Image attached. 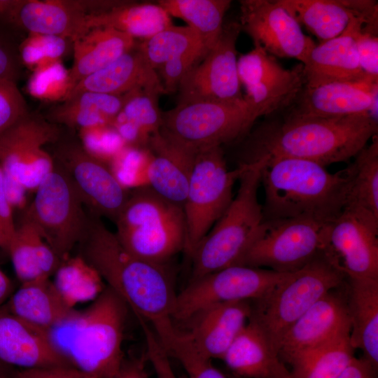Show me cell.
<instances>
[{
  "label": "cell",
  "mask_w": 378,
  "mask_h": 378,
  "mask_svg": "<svg viewBox=\"0 0 378 378\" xmlns=\"http://www.w3.org/2000/svg\"><path fill=\"white\" fill-rule=\"evenodd\" d=\"M34 72L28 85L31 94L53 102L65 97L69 92L68 70L59 62L39 67Z\"/></svg>",
  "instance_id": "ee69618b"
},
{
  "label": "cell",
  "mask_w": 378,
  "mask_h": 378,
  "mask_svg": "<svg viewBox=\"0 0 378 378\" xmlns=\"http://www.w3.org/2000/svg\"><path fill=\"white\" fill-rule=\"evenodd\" d=\"M345 279L344 274L322 252L254 300L249 320L278 352L291 326L324 295L341 286Z\"/></svg>",
  "instance_id": "52a82bcc"
},
{
  "label": "cell",
  "mask_w": 378,
  "mask_h": 378,
  "mask_svg": "<svg viewBox=\"0 0 378 378\" xmlns=\"http://www.w3.org/2000/svg\"><path fill=\"white\" fill-rule=\"evenodd\" d=\"M164 349L183 366L188 378H226L195 346L186 330L178 328L173 320L151 327Z\"/></svg>",
  "instance_id": "f35d334b"
},
{
  "label": "cell",
  "mask_w": 378,
  "mask_h": 378,
  "mask_svg": "<svg viewBox=\"0 0 378 378\" xmlns=\"http://www.w3.org/2000/svg\"><path fill=\"white\" fill-rule=\"evenodd\" d=\"M205 56L196 51L171 59L155 71L164 93L178 91L179 85L188 73Z\"/></svg>",
  "instance_id": "bcb514c9"
},
{
  "label": "cell",
  "mask_w": 378,
  "mask_h": 378,
  "mask_svg": "<svg viewBox=\"0 0 378 378\" xmlns=\"http://www.w3.org/2000/svg\"><path fill=\"white\" fill-rule=\"evenodd\" d=\"M263 160L241 164L237 195L190 256L191 279L234 265L250 246L264 220L258 200Z\"/></svg>",
  "instance_id": "8992f818"
},
{
  "label": "cell",
  "mask_w": 378,
  "mask_h": 378,
  "mask_svg": "<svg viewBox=\"0 0 378 378\" xmlns=\"http://www.w3.org/2000/svg\"><path fill=\"white\" fill-rule=\"evenodd\" d=\"M237 70L244 98L260 116L293 104L305 85L302 63L285 69L258 46L239 57Z\"/></svg>",
  "instance_id": "2e32d148"
},
{
  "label": "cell",
  "mask_w": 378,
  "mask_h": 378,
  "mask_svg": "<svg viewBox=\"0 0 378 378\" xmlns=\"http://www.w3.org/2000/svg\"><path fill=\"white\" fill-rule=\"evenodd\" d=\"M15 370L13 367L8 365L0 361V374L13 377Z\"/></svg>",
  "instance_id": "9f6ffc18"
},
{
  "label": "cell",
  "mask_w": 378,
  "mask_h": 378,
  "mask_svg": "<svg viewBox=\"0 0 378 378\" xmlns=\"http://www.w3.org/2000/svg\"><path fill=\"white\" fill-rule=\"evenodd\" d=\"M6 251L21 284L50 278L61 262L35 226L23 216L15 223Z\"/></svg>",
  "instance_id": "836d02e7"
},
{
  "label": "cell",
  "mask_w": 378,
  "mask_h": 378,
  "mask_svg": "<svg viewBox=\"0 0 378 378\" xmlns=\"http://www.w3.org/2000/svg\"><path fill=\"white\" fill-rule=\"evenodd\" d=\"M354 158L346 167L349 181L345 206L358 207L378 218L377 134Z\"/></svg>",
  "instance_id": "74e56055"
},
{
  "label": "cell",
  "mask_w": 378,
  "mask_h": 378,
  "mask_svg": "<svg viewBox=\"0 0 378 378\" xmlns=\"http://www.w3.org/2000/svg\"><path fill=\"white\" fill-rule=\"evenodd\" d=\"M171 25L170 16L158 3L120 1L106 10L87 14L82 34L92 28L110 27L146 40Z\"/></svg>",
  "instance_id": "d6a6232c"
},
{
  "label": "cell",
  "mask_w": 378,
  "mask_h": 378,
  "mask_svg": "<svg viewBox=\"0 0 378 378\" xmlns=\"http://www.w3.org/2000/svg\"><path fill=\"white\" fill-rule=\"evenodd\" d=\"M13 378H94L74 367H50L20 369Z\"/></svg>",
  "instance_id": "681fc988"
},
{
  "label": "cell",
  "mask_w": 378,
  "mask_h": 378,
  "mask_svg": "<svg viewBox=\"0 0 378 378\" xmlns=\"http://www.w3.org/2000/svg\"><path fill=\"white\" fill-rule=\"evenodd\" d=\"M321 42L340 35L350 21L378 15L377 1L371 0H277Z\"/></svg>",
  "instance_id": "d4e9b609"
},
{
  "label": "cell",
  "mask_w": 378,
  "mask_h": 378,
  "mask_svg": "<svg viewBox=\"0 0 378 378\" xmlns=\"http://www.w3.org/2000/svg\"><path fill=\"white\" fill-rule=\"evenodd\" d=\"M113 378H150L144 358L125 359L118 372Z\"/></svg>",
  "instance_id": "db71d44e"
},
{
  "label": "cell",
  "mask_w": 378,
  "mask_h": 378,
  "mask_svg": "<svg viewBox=\"0 0 378 378\" xmlns=\"http://www.w3.org/2000/svg\"><path fill=\"white\" fill-rule=\"evenodd\" d=\"M244 169L229 170L222 147L197 153L183 206L186 227L184 252L192 255L233 199L232 188Z\"/></svg>",
  "instance_id": "30bf717a"
},
{
  "label": "cell",
  "mask_w": 378,
  "mask_h": 378,
  "mask_svg": "<svg viewBox=\"0 0 378 378\" xmlns=\"http://www.w3.org/2000/svg\"><path fill=\"white\" fill-rule=\"evenodd\" d=\"M128 307L108 287L86 309L48 329L51 342L71 365L94 378H113L125 360Z\"/></svg>",
  "instance_id": "277c9868"
},
{
  "label": "cell",
  "mask_w": 378,
  "mask_h": 378,
  "mask_svg": "<svg viewBox=\"0 0 378 378\" xmlns=\"http://www.w3.org/2000/svg\"><path fill=\"white\" fill-rule=\"evenodd\" d=\"M88 214L77 255L98 272L138 319L151 326L172 319L177 293L166 265L132 255L101 217Z\"/></svg>",
  "instance_id": "6da1fadb"
},
{
  "label": "cell",
  "mask_w": 378,
  "mask_h": 378,
  "mask_svg": "<svg viewBox=\"0 0 378 378\" xmlns=\"http://www.w3.org/2000/svg\"><path fill=\"white\" fill-rule=\"evenodd\" d=\"M73 44L74 61L68 70L69 92L80 80L107 66L136 43L125 33L110 27H95L78 36Z\"/></svg>",
  "instance_id": "f1b7e54d"
},
{
  "label": "cell",
  "mask_w": 378,
  "mask_h": 378,
  "mask_svg": "<svg viewBox=\"0 0 378 378\" xmlns=\"http://www.w3.org/2000/svg\"><path fill=\"white\" fill-rule=\"evenodd\" d=\"M54 274L55 287L71 307L93 301L106 288L98 272L78 255L63 260Z\"/></svg>",
  "instance_id": "ab89813d"
},
{
  "label": "cell",
  "mask_w": 378,
  "mask_h": 378,
  "mask_svg": "<svg viewBox=\"0 0 378 378\" xmlns=\"http://www.w3.org/2000/svg\"><path fill=\"white\" fill-rule=\"evenodd\" d=\"M0 361L22 369L73 367L54 346L48 330L0 309Z\"/></svg>",
  "instance_id": "44dd1931"
},
{
  "label": "cell",
  "mask_w": 378,
  "mask_h": 378,
  "mask_svg": "<svg viewBox=\"0 0 378 378\" xmlns=\"http://www.w3.org/2000/svg\"><path fill=\"white\" fill-rule=\"evenodd\" d=\"M250 301L219 303L203 309L186 330L197 349L210 359H223L251 314Z\"/></svg>",
  "instance_id": "cb8c5ba5"
},
{
  "label": "cell",
  "mask_w": 378,
  "mask_h": 378,
  "mask_svg": "<svg viewBox=\"0 0 378 378\" xmlns=\"http://www.w3.org/2000/svg\"><path fill=\"white\" fill-rule=\"evenodd\" d=\"M377 121L368 115L342 118L286 117L261 126L250 136L239 164L298 158L324 167L354 158L374 136Z\"/></svg>",
  "instance_id": "7a4b0ae2"
},
{
  "label": "cell",
  "mask_w": 378,
  "mask_h": 378,
  "mask_svg": "<svg viewBox=\"0 0 378 378\" xmlns=\"http://www.w3.org/2000/svg\"><path fill=\"white\" fill-rule=\"evenodd\" d=\"M64 127L29 111L0 134V167L3 172L34 192L54 168L46 148L55 142Z\"/></svg>",
  "instance_id": "4fadbf2b"
},
{
  "label": "cell",
  "mask_w": 378,
  "mask_h": 378,
  "mask_svg": "<svg viewBox=\"0 0 378 378\" xmlns=\"http://www.w3.org/2000/svg\"><path fill=\"white\" fill-rule=\"evenodd\" d=\"M146 166L148 186L183 208L197 153L174 142L160 130L149 139Z\"/></svg>",
  "instance_id": "603a6c76"
},
{
  "label": "cell",
  "mask_w": 378,
  "mask_h": 378,
  "mask_svg": "<svg viewBox=\"0 0 378 378\" xmlns=\"http://www.w3.org/2000/svg\"><path fill=\"white\" fill-rule=\"evenodd\" d=\"M354 350L349 329L286 363L290 366L292 378H337L355 358Z\"/></svg>",
  "instance_id": "d590c367"
},
{
  "label": "cell",
  "mask_w": 378,
  "mask_h": 378,
  "mask_svg": "<svg viewBox=\"0 0 378 378\" xmlns=\"http://www.w3.org/2000/svg\"><path fill=\"white\" fill-rule=\"evenodd\" d=\"M66 40L56 36L28 34L19 47L22 64L35 70L59 62L66 49Z\"/></svg>",
  "instance_id": "b9f144b4"
},
{
  "label": "cell",
  "mask_w": 378,
  "mask_h": 378,
  "mask_svg": "<svg viewBox=\"0 0 378 378\" xmlns=\"http://www.w3.org/2000/svg\"><path fill=\"white\" fill-rule=\"evenodd\" d=\"M125 95L82 92L54 102L43 113L47 120L75 131L112 125Z\"/></svg>",
  "instance_id": "4dcf8cb0"
},
{
  "label": "cell",
  "mask_w": 378,
  "mask_h": 378,
  "mask_svg": "<svg viewBox=\"0 0 378 378\" xmlns=\"http://www.w3.org/2000/svg\"><path fill=\"white\" fill-rule=\"evenodd\" d=\"M354 19L340 35L316 44L309 52L302 64L305 88L332 82L358 80L368 77L358 59L354 38Z\"/></svg>",
  "instance_id": "4316f807"
},
{
  "label": "cell",
  "mask_w": 378,
  "mask_h": 378,
  "mask_svg": "<svg viewBox=\"0 0 378 378\" xmlns=\"http://www.w3.org/2000/svg\"><path fill=\"white\" fill-rule=\"evenodd\" d=\"M34 193L22 216L35 226L62 262L82 238L88 211L66 175L55 164Z\"/></svg>",
  "instance_id": "7c38bea8"
},
{
  "label": "cell",
  "mask_w": 378,
  "mask_h": 378,
  "mask_svg": "<svg viewBox=\"0 0 378 378\" xmlns=\"http://www.w3.org/2000/svg\"><path fill=\"white\" fill-rule=\"evenodd\" d=\"M238 22L224 24L215 46L188 73L178 89V103L233 101L244 97L237 70Z\"/></svg>",
  "instance_id": "e0dca14e"
},
{
  "label": "cell",
  "mask_w": 378,
  "mask_h": 378,
  "mask_svg": "<svg viewBox=\"0 0 378 378\" xmlns=\"http://www.w3.org/2000/svg\"><path fill=\"white\" fill-rule=\"evenodd\" d=\"M290 273L232 265L192 280L177 293L172 319L187 322L200 310L214 304L256 300Z\"/></svg>",
  "instance_id": "5bb4252c"
},
{
  "label": "cell",
  "mask_w": 378,
  "mask_h": 378,
  "mask_svg": "<svg viewBox=\"0 0 378 378\" xmlns=\"http://www.w3.org/2000/svg\"><path fill=\"white\" fill-rule=\"evenodd\" d=\"M49 148L54 164L66 175L88 211L114 222L130 191L113 170L84 147L75 131L64 128Z\"/></svg>",
  "instance_id": "8fae6325"
},
{
  "label": "cell",
  "mask_w": 378,
  "mask_h": 378,
  "mask_svg": "<svg viewBox=\"0 0 378 378\" xmlns=\"http://www.w3.org/2000/svg\"><path fill=\"white\" fill-rule=\"evenodd\" d=\"M136 46L148 64L155 70L165 62L192 52L206 55L202 40L188 26L171 25Z\"/></svg>",
  "instance_id": "60d3db41"
},
{
  "label": "cell",
  "mask_w": 378,
  "mask_h": 378,
  "mask_svg": "<svg viewBox=\"0 0 378 378\" xmlns=\"http://www.w3.org/2000/svg\"><path fill=\"white\" fill-rule=\"evenodd\" d=\"M13 293V285L8 276L0 270V309Z\"/></svg>",
  "instance_id": "11a10c76"
},
{
  "label": "cell",
  "mask_w": 378,
  "mask_h": 378,
  "mask_svg": "<svg viewBox=\"0 0 378 378\" xmlns=\"http://www.w3.org/2000/svg\"><path fill=\"white\" fill-rule=\"evenodd\" d=\"M139 90L164 93L156 71L148 64L136 44L107 66L80 80L63 99L82 92L125 95Z\"/></svg>",
  "instance_id": "484cf974"
},
{
  "label": "cell",
  "mask_w": 378,
  "mask_h": 378,
  "mask_svg": "<svg viewBox=\"0 0 378 378\" xmlns=\"http://www.w3.org/2000/svg\"><path fill=\"white\" fill-rule=\"evenodd\" d=\"M8 28L13 27L0 22V79L17 83L23 64L19 50L20 43L10 36Z\"/></svg>",
  "instance_id": "7dc6e473"
},
{
  "label": "cell",
  "mask_w": 378,
  "mask_h": 378,
  "mask_svg": "<svg viewBox=\"0 0 378 378\" xmlns=\"http://www.w3.org/2000/svg\"><path fill=\"white\" fill-rule=\"evenodd\" d=\"M0 378H13V377L0 374Z\"/></svg>",
  "instance_id": "680465c9"
},
{
  "label": "cell",
  "mask_w": 378,
  "mask_h": 378,
  "mask_svg": "<svg viewBox=\"0 0 378 378\" xmlns=\"http://www.w3.org/2000/svg\"><path fill=\"white\" fill-rule=\"evenodd\" d=\"M377 371L363 358H354L337 378H377Z\"/></svg>",
  "instance_id": "f5cc1de1"
},
{
  "label": "cell",
  "mask_w": 378,
  "mask_h": 378,
  "mask_svg": "<svg viewBox=\"0 0 378 378\" xmlns=\"http://www.w3.org/2000/svg\"><path fill=\"white\" fill-rule=\"evenodd\" d=\"M15 229V223L14 221L13 210L5 192L4 174L0 167V231L4 239V249L5 251L7 250Z\"/></svg>",
  "instance_id": "f907efd6"
},
{
  "label": "cell",
  "mask_w": 378,
  "mask_h": 378,
  "mask_svg": "<svg viewBox=\"0 0 378 378\" xmlns=\"http://www.w3.org/2000/svg\"><path fill=\"white\" fill-rule=\"evenodd\" d=\"M238 378H239V377H238Z\"/></svg>",
  "instance_id": "91938a15"
},
{
  "label": "cell",
  "mask_w": 378,
  "mask_h": 378,
  "mask_svg": "<svg viewBox=\"0 0 378 378\" xmlns=\"http://www.w3.org/2000/svg\"><path fill=\"white\" fill-rule=\"evenodd\" d=\"M230 0H160L158 4L169 16L180 18L200 36L206 53L218 41Z\"/></svg>",
  "instance_id": "8d00e7d4"
},
{
  "label": "cell",
  "mask_w": 378,
  "mask_h": 378,
  "mask_svg": "<svg viewBox=\"0 0 378 378\" xmlns=\"http://www.w3.org/2000/svg\"><path fill=\"white\" fill-rule=\"evenodd\" d=\"M330 222L308 217L264 219L234 265L295 272L323 252Z\"/></svg>",
  "instance_id": "9c48e42d"
},
{
  "label": "cell",
  "mask_w": 378,
  "mask_h": 378,
  "mask_svg": "<svg viewBox=\"0 0 378 378\" xmlns=\"http://www.w3.org/2000/svg\"><path fill=\"white\" fill-rule=\"evenodd\" d=\"M378 78L368 76L304 88L288 117L334 118L368 115L377 121Z\"/></svg>",
  "instance_id": "d6986e66"
},
{
  "label": "cell",
  "mask_w": 378,
  "mask_h": 378,
  "mask_svg": "<svg viewBox=\"0 0 378 378\" xmlns=\"http://www.w3.org/2000/svg\"><path fill=\"white\" fill-rule=\"evenodd\" d=\"M160 92L139 90L125 94L122 108L111 127L125 146H144L160 131L162 113L158 106Z\"/></svg>",
  "instance_id": "e575fe53"
},
{
  "label": "cell",
  "mask_w": 378,
  "mask_h": 378,
  "mask_svg": "<svg viewBox=\"0 0 378 378\" xmlns=\"http://www.w3.org/2000/svg\"><path fill=\"white\" fill-rule=\"evenodd\" d=\"M0 247H1L2 248H4V239H3L1 231H0Z\"/></svg>",
  "instance_id": "6f0895ef"
},
{
  "label": "cell",
  "mask_w": 378,
  "mask_h": 378,
  "mask_svg": "<svg viewBox=\"0 0 378 378\" xmlns=\"http://www.w3.org/2000/svg\"><path fill=\"white\" fill-rule=\"evenodd\" d=\"M350 342L378 370V279L349 278Z\"/></svg>",
  "instance_id": "f546056e"
},
{
  "label": "cell",
  "mask_w": 378,
  "mask_h": 378,
  "mask_svg": "<svg viewBox=\"0 0 378 378\" xmlns=\"http://www.w3.org/2000/svg\"><path fill=\"white\" fill-rule=\"evenodd\" d=\"M114 223L115 234L121 245L144 260L166 265L185 250L186 227L183 208L148 186L129 192Z\"/></svg>",
  "instance_id": "5b68a950"
},
{
  "label": "cell",
  "mask_w": 378,
  "mask_h": 378,
  "mask_svg": "<svg viewBox=\"0 0 378 378\" xmlns=\"http://www.w3.org/2000/svg\"><path fill=\"white\" fill-rule=\"evenodd\" d=\"M4 307L16 316L46 330L63 322L76 311L50 278L22 284Z\"/></svg>",
  "instance_id": "1f68e13d"
},
{
  "label": "cell",
  "mask_w": 378,
  "mask_h": 378,
  "mask_svg": "<svg viewBox=\"0 0 378 378\" xmlns=\"http://www.w3.org/2000/svg\"><path fill=\"white\" fill-rule=\"evenodd\" d=\"M29 111L17 83L0 79V134Z\"/></svg>",
  "instance_id": "f6af8a7d"
},
{
  "label": "cell",
  "mask_w": 378,
  "mask_h": 378,
  "mask_svg": "<svg viewBox=\"0 0 378 378\" xmlns=\"http://www.w3.org/2000/svg\"><path fill=\"white\" fill-rule=\"evenodd\" d=\"M222 360L239 378H292L278 352L249 319Z\"/></svg>",
  "instance_id": "83f0119b"
},
{
  "label": "cell",
  "mask_w": 378,
  "mask_h": 378,
  "mask_svg": "<svg viewBox=\"0 0 378 378\" xmlns=\"http://www.w3.org/2000/svg\"><path fill=\"white\" fill-rule=\"evenodd\" d=\"M259 113L244 98L178 103L162 113L160 132L197 153L234 141L248 133Z\"/></svg>",
  "instance_id": "ba28073f"
},
{
  "label": "cell",
  "mask_w": 378,
  "mask_h": 378,
  "mask_svg": "<svg viewBox=\"0 0 378 378\" xmlns=\"http://www.w3.org/2000/svg\"><path fill=\"white\" fill-rule=\"evenodd\" d=\"M378 16L354 20V38L360 66L368 76L378 78Z\"/></svg>",
  "instance_id": "7bdbcfd3"
},
{
  "label": "cell",
  "mask_w": 378,
  "mask_h": 378,
  "mask_svg": "<svg viewBox=\"0 0 378 378\" xmlns=\"http://www.w3.org/2000/svg\"><path fill=\"white\" fill-rule=\"evenodd\" d=\"M323 252L347 279H378V218L345 206L328 225Z\"/></svg>",
  "instance_id": "9a60e30c"
},
{
  "label": "cell",
  "mask_w": 378,
  "mask_h": 378,
  "mask_svg": "<svg viewBox=\"0 0 378 378\" xmlns=\"http://www.w3.org/2000/svg\"><path fill=\"white\" fill-rule=\"evenodd\" d=\"M241 29L268 54L295 58L304 64L316 46L277 0H241Z\"/></svg>",
  "instance_id": "ac0fdd59"
},
{
  "label": "cell",
  "mask_w": 378,
  "mask_h": 378,
  "mask_svg": "<svg viewBox=\"0 0 378 378\" xmlns=\"http://www.w3.org/2000/svg\"><path fill=\"white\" fill-rule=\"evenodd\" d=\"M4 189L8 200L14 211H24L29 206L27 193L29 192L21 183L4 172Z\"/></svg>",
  "instance_id": "816d5d0a"
},
{
  "label": "cell",
  "mask_w": 378,
  "mask_h": 378,
  "mask_svg": "<svg viewBox=\"0 0 378 378\" xmlns=\"http://www.w3.org/2000/svg\"><path fill=\"white\" fill-rule=\"evenodd\" d=\"M348 181L346 168L330 173L309 160H267L260 178L264 219L308 217L330 222L345 206Z\"/></svg>",
  "instance_id": "3957f363"
},
{
  "label": "cell",
  "mask_w": 378,
  "mask_h": 378,
  "mask_svg": "<svg viewBox=\"0 0 378 378\" xmlns=\"http://www.w3.org/2000/svg\"><path fill=\"white\" fill-rule=\"evenodd\" d=\"M86 15L80 1L14 0L8 23L27 34L56 36L73 42L82 34Z\"/></svg>",
  "instance_id": "7402d4cb"
},
{
  "label": "cell",
  "mask_w": 378,
  "mask_h": 378,
  "mask_svg": "<svg viewBox=\"0 0 378 378\" xmlns=\"http://www.w3.org/2000/svg\"><path fill=\"white\" fill-rule=\"evenodd\" d=\"M138 320L145 338L146 358L155 370L156 378H182L178 377L175 373L170 362V357L159 342L150 325L141 319Z\"/></svg>",
  "instance_id": "c3c4849f"
},
{
  "label": "cell",
  "mask_w": 378,
  "mask_h": 378,
  "mask_svg": "<svg viewBox=\"0 0 378 378\" xmlns=\"http://www.w3.org/2000/svg\"><path fill=\"white\" fill-rule=\"evenodd\" d=\"M340 287L321 298L286 332L278 351L284 363L350 329L347 296Z\"/></svg>",
  "instance_id": "ffe728a7"
}]
</instances>
